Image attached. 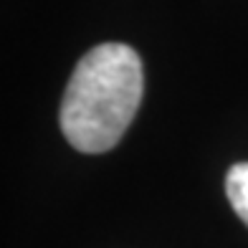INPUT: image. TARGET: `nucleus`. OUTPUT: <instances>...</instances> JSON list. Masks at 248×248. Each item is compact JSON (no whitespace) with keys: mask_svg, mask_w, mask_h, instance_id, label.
Returning a JSON list of instances; mask_svg holds the SVG:
<instances>
[{"mask_svg":"<svg viewBox=\"0 0 248 248\" xmlns=\"http://www.w3.org/2000/svg\"><path fill=\"white\" fill-rule=\"evenodd\" d=\"M140 53L127 43H101L84 53L61 99V132L78 152L111 150L127 132L142 101Z\"/></svg>","mask_w":248,"mask_h":248,"instance_id":"obj_1","label":"nucleus"},{"mask_svg":"<svg viewBox=\"0 0 248 248\" xmlns=\"http://www.w3.org/2000/svg\"><path fill=\"white\" fill-rule=\"evenodd\" d=\"M225 195L235 216L248 225V162L233 165L225 175Z\"/></svg>","mask_w":248,"mask_h":248,"instance_id":"obj_2","label":"nucleus"}]
</instances>
